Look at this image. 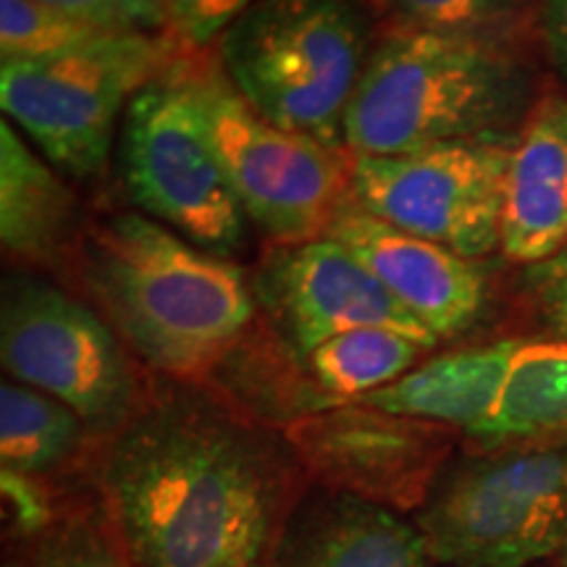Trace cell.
<instances>
[{
    "label": "cell",
    "instance_id": "obj_1",
    "mask_svg": "<svg viewBox=\"0 0 567 567\" xmlns=\"http://www.w3.org/2000/svg\"><path fill=\"white\" fill-rule=\"evenodd\" d=\"M103 486L137 567H260L271 542V450L195 396L134 415L113 436Z\"/></svg>",
    "mask_w": 567,
    "mask_h": 567
},
{
    "label": "cell",
    "instance_id": "obj_2",
    "mask_svg": "<svg viewBox=\"0 0 567 567\" xmlns=\"http://www.w3.org/2000/svg\"><path fill=\"white\" fill-rule=\"evenodd\" d=\"M80 281L116 334L155 371L200 375L255 321L243 268L145 216L116 213L76 247Z\"/></svg>",
    "mask_w": 567,
    "mask_h": 567
},
{
    "label": "cell",
    "instance_id": "obj_3",
    "mask_svg": "<svg viewBox=\"0 0 567 567\" xmlns=\"http://www.w3.org/2000/svg\"><path fill=\"white\" fill-rule=\"evenodd\" d=\"M530 80L502 42L389 24L344 118L350 155L502 140L526 118Z\"/></svg>",
    "mask_w": 567,
    "mask_h": 567
},
{
    "label": "cell",
    "instance_id": "obj_4",
    "mask_svg": "<svg viewBox=\"0 0 567 567\" xmlns=\"http://www.w3.org/2000/svg\"><path fill=\"white\" fill-rule=\"evenodd\" d=\"M371 51L354 0H255L218 40V61L255 113L337 153Z\"/></svg>",
    "mask_w": 567,
    "mask_h": 567
},
{
    "label": "cell",
    "instance_id": "obj_5",
    "mask_svg": "<svg viewBox=\"0 0 567 567\" xmlns=\"http://www.w3.org/2000/svg\"><path fill=\"white\" fill-rule=\"evenodd\" d=\"M442 567H538L567 544V439L446 465L415 513Z\"/></svg>",
    "mask_w": 567,
    "mask_h": 567
},
{
    "label": "cell",
    "instance_id": "obj_6",
    "mask_svg": "<svg viewBox=\"0 0 567 567\" xmlns=\"http://www.w3.org/2000/svg\"><path fill=\"white\" fill-rule=\"evenodd\" d=\"M168 34L109 32L40 61L0 66L3 116L63 174L97 176L132 97L179 59Z\"/></svg>",
    "mask_w": 567,
    "mask_h": 567
},
{
    "label": "cell",
    "instance_id": "obj_7",
    "mask_svg": "<svg viewBox=\"0 0 567 567\" xmlns=\"http://www.w3.org/2000/svg\"><path fill=\"white\" fill-rule=\"evenodd\" d=\"M187 53L132 97L118 130V168L140 213L231 260L247 245L250 218L203 124Z\"/></svg>",
    "mask_w": 567,
    "mask_h": 567
},
{
    "label": "cell",
    "instance_id": "obj_8",
    "mask_svg": "<svg viewBox=\"0 0 567 567\" xmlns=\"http://www.w3.org/2000/svg\"><path fill=\"white\" fill-rule=\"evenodd\" d=\"M187 82L229 184L250 224L276 245L326 237L350 197L344 153L287 132L250 109L221 61L187 55Z\"/></svg>",
    "mask_w": 567,
    "mask_h": 567
},
{
    "label": "cell",
    "instance_id": "obj_9",
    "mask_svg": "<svg viewBox=\"0 0 567 567\" xmlns=\"http://www.w3.org/2000/svg\"><path fill=\"white\" fill-rule=\"evenodd\" d=\"M0 363L11 381L61 400L97 434L116 436L137 415V375L124 339L101 310L51 281H6Z\"/></svg>",
    "mask_w": 567,
    "mask_h": 567
},
{
    "label": "cell",
    "instance_id": "obj_10",
    "mask_svg": "<svg viewBox=\"0 0 567 567\" xmlns=\"http://www.w3.org/2000/svg\"><path fill=\"white\" fill-rule=\"evenodd\" d=\"M509 153L499 140H457L350 155V197L381 221L476 260L499 247Z\"/></svg>",
    "mask_w": 567,
    "mask_h": 567
},
{
    "label": "cell",
    "instance_id": "obj_11",
    "mask_svg": "<svg viewBox=\"0 0 567 567\" xmlns=\"http://www.w3.org/2000/svg\"><path fill=\"white\" fill-rule=\"evenodd\" d=\"M287 442L323 488L417 513L444 471L446 429L384 413L363 402L326 405L295 417Z\"/></svg>",
    "mask_w": 567,
    "mask_h": 567
},
{
    "label": "cell",
    "instance_id": "obj_12",
    "mask_svg": "<svg viewBox=\"0 0 567 567\" xmlns=\"http://www.w3.org/2000/svg\"><path fill=\"white\" fill-rule=\"evenodd\" d=\"M252 292L300 358L326 339L363 326L402 331L429 350L439 344V337L331 237L276 247L255 276Z\"/></svg>",
    "mask_w": 567,
    "mask_h": 567
},
{
    "label": "cell",
    "instance_id": "obj_13",
    "mask_svg": "<svg viewBox=\"0 0 567 567\" xmlns=\"http://www.w3.org/2000/svg\"><path fill=\"white\" fill-rule=\"evenodd\" d=\"M326 237L342 243L439 342L463 334L484 310L486 279L471 258L381 221L352 197L339 205Z\"/></svg>",
    "mask_w": 567,
    "mask_h": 567
},
{
    "label": "cell",
    "instance_id": "obj_14",
    "mask_svg": "<svg viewBox=\"0 0 567 567\" xmlns=\"http://www.w3.org/2000/svg\"><path fill=\"white\" fill-rule=\"evenodd\" d=\"M274 567H436L415 523L344 492L305 496L289 515Z\"/></svg>",
    "mask_w": 567,
    "mask_h": 567
},
{
    "label": "cell",
    "instance_id": "obj_15",
    "mask_svg": "<svg viewBox=\"0 0 567 567\" xmlns=\"http://www.w3.org/2000/svg\"><path fill=\"white\" fill-rule=\"evenodd\" d=\"M499 250L538 266L567 255V101L544 95L509 153Z\"/></svg>",
    "mask_w": 567,
    "mask_h": 567
},
{
    "label": "cell",
    "instance_id": "obj_16",
    "mask_svg": "<svg viewBox=\"0 0 567 567\" xmlns=\"http://www.w3.org/2000/svg\"><path fill=\"white\" fill-rule=\"evenodd\" d=\"M82 208L45 155L32 151L9 118L0 122V243L6 255L55 268L76 252Z\"/></svg>",
    "mask_w": 567,
    "mask_h": 567
},
{
    "label": "cell",
    "instance_id": "obj_17",
    "mask_svg": "<svg viewBox=\"0 0 567 567\" xmlns=\"http://www.w3.org/2000/svg\"><path fill=\"white\" fill-rule=\"evenodd\" d=\"M520 342L505 339L439 354L358 402L473 436L496 413Z\"/></svg>",
    "mask_w": 567,
    "mask_h": 567
},
{
    "label": "cell",
    "instance_id": "obj_18",
    "mask_svg": "<svg viewBox=\"0 0 567 567\" xmlns=\"http://www.w3.org/2000/svg\"><path fill=\"white\" fill-rule=\"evenodd\" d=\"M473 439L488 446L565 442L567 342H520L496 413Z\"/></svg>",
    "mask_w": 567,
    "mask_h": 567
},
{
    "label": "cell",
    "instance_id": "obj_19",
    "mask_svg": "<svg viewBox=\"0 0 567 567\" xmlns=\"http://www.w3.org/2000/svg\"><path fill=\"white\" fill-rule=\"evenodd\" d=\"M87 423L55 396L3 381L0 384V463L3 471L45 476L76 455Z\"/></svg>",
    "mask_w": 567,
    "mask_h": 567
},
{
    "label": "cell",
    "instance_id": "obj_20",
    "mask_svg": "<svg viewBox=\"0 0 567 567\" xmlns=\"http://www.w3.org/2000/svg\"><path fill=\"white\" fill-rule=\"evenodd\" d=\"M429 347L402 331L363 326L326 339L305 358L318 389L331 400L358 402L415 368Z\"/></svg>",
    "mask_w": 567,
    "mask_h": 567
},
{
    "label": "cell",
    "instance_id": "obj_21",
    "mask_svg": "<svg viewBox=\"0 0 567 567\" xmlns=\"http://www.w3.org/2000/svg\"><path fill=\"white\" fill-rule=\"evenodd\" d=\"M389 24L502 42L530 0H373Z\"/></svg>",
    "mask_w": 567,
    "mask_h": 567
},
{
    "label": "cell",
    "instance_id": "obj_22",
    "mask_svg": "<svg viewBox=\"0 0 567 567\" xmlns=\"http://www.w3.org/2000/svg\"><path fill=\"white\" fill-rule=\"evenodd\" d=\"M109 34L42 0H0V59L40 61Z\"/></svg>",
    "mask_w": 567,
    "mask_h": 567
},
{
    "label": "cell",
    "instance_id": "obj_23",
    "mask_svg": "<svg viewBox=\"0 0 567 567\" xmlns=\"http://www.w3.org/2000/svg\"><path fill=\"white\" fill-rule=\"evenodd\" d=\"M153 3L166 21L168 38L179 42L184 51L200 53L221 40L255 0H153Z\"/></svg>",
    "mask_w": 567,
    "mask_h": 567
},
{
    "label": "cell",
    "instance_id": "obj_24",
    "mask_svg": "<svg viewBox=\"0 0 567 567\" xmlns=\"http://www.w3.org/2000/svg\"><path fill=\"white\" fill-rule=\"evenodd\" d=\"M32 567H137L124 547L113 544L103 530L84 526L63 528L55 534L40 555L34 557Z\"/></svg>",
    "mask_w": 567,
    "mask_h": 567
},
{
    "label": "cell",
    "instance_id": "obj_25",
    "mask_svg": "<svg viewBox=\"0 0 567 567\" xmlns=\"http://www.w3.org/2000/svg\"><path fill=\"white\" fill-rule=\"evenodd\" d=\"M42 3L103 32L166 34V21L153 0H42Z\"/></svg>",
    "mask_w": 567,
    "mask_h": 567
},
{
    "label": "cell",
    "instance_id": "obj_26",
    "mask_svg": "<svg viewBox=\"0 0 567 567\" xmlns=\"http://www.w3.org/2000/svg\"><path fill=\"white\" fill-rule=\"evenodd\" d=\"M0 492H3L6 513H9L17 534L38 536L51 526V499H48L45 488L38 484V478L0 471Z\"/></svg>",
    "mask_w": 567,
    "mask_h": 567
},
{
    "label": "cell",
    "instance_id": "obj_27",
    "mask_svg": "<svg viewBox=\"0 0 567 567\" xmlns=\"http://www.w3.org/2000/svg\"><path fill=\"white\" fill-rule=\"evenodd\" d=\"M528 287L536 297L544 323L557 342H567V255L530 266Z\"/></svg>",
    "mask_w": 567,
    "mask_h": 567
},
{
    "label": "cell",
    "instance_id": "obj_28",
    "mask_svg": "<svg viewBox=\"0 0 567 567\" xmlns=\"http://www.w3.org/2000/svg\"><path fill=\"white\" fill-rule=\"evenodd\" d=\"M542 30L551 61L567 80V0H544Z\"/></svg>",
    "mask_w": 567,
    "mask_h": 567
},
{
    "label": "cell",
    "instance_id": "obj_29",
    "mask_svg": "<svg viewBox=\"0 0 567 567\" xmlns=\"http://www.w3.org/2000/svg\"><path fill=\"white\" fill-rule=\"evenodd\" d=\"M557 567H567V544H565V549L557 555Z\"/></svg>",
    "mask_w": 567,
    "mask_h": 567
}]
</instances>
